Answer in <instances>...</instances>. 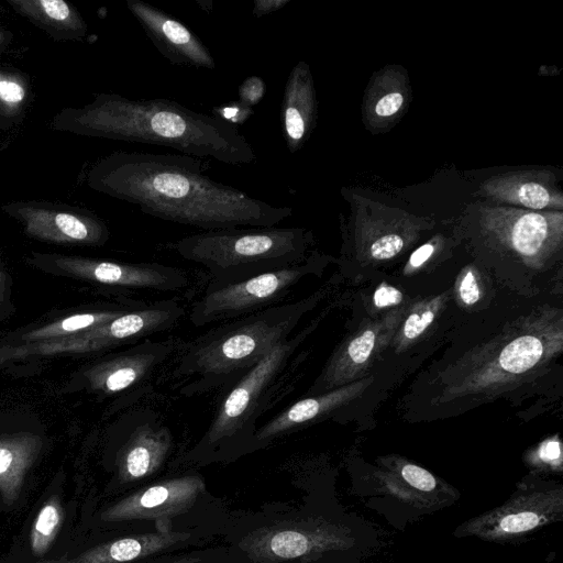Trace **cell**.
I'll return each mask as SVG.
<instances>
[{
  "label": "cell",
  "mask_w": 563,
  "mask_h": 563,
  "mask_svg": "<svg viewBox=\"0 0 563 563\" xmlns=\"http://www.w3.org/2000/svg\"><path fill=\"white\" fill-rule=\"evenodd\" d=\"M271 549L280 558H296L306 553L308 550V540L299 532L283 531L273 537Z\"/></svg>",
  "instance_id": "cell-20"
},
{
  "label": "cell",
  "mask_w": 563,
  "mask_h": 563,
  "mask_svg": "<svg viewBox=\"0 0 563 563\" xmlns=\"http://www.w3.org/2000/svg\"><path fill=\"white\" fill-rule=\"evenodd\" d=\"M62 522L56 497H52L40 510L31 532V547L35 555H43L51 547Z\"/></svg>",
  "instance_id": "cell-16"
},
{
  "label": "cell",
  "mask_w": 563,
  "mask_h": 563,
  "mask_svg": "<svg viewBox=\"0 0 563 563\" xmlns=\"http://www.w3.org/2000/svg\"><path fill=\"white\" fill-rule=\"evenodd\" d=\"M317 118V99L309 65L300 60L290 70L284 89L280 121L290 153L298 152L310 136Z\"/></svg>",
  "instance_id": "cell-13"
},
{
  "label": "cell",
  "mask_w": 563,
  "mask_h": 563,
  "mask_svg": "<svg viewBox=\"0 0 563 563\" xmlns=\"http://www.w3.org/2000/svg\"><path fill=\"white\" fill-rule=\"evenodd\" d=\"M444 301V296H438L415 306L404 320L398 334L399 346H405L418 339L433 322Z\"/></svg>",
  "instance_id": "cell-17"
},
{
  "label": "cell",
  "mask_w": 563,
  "mask_h": 563,
  "mask_svg": "<svg viewBox=\"0 0 563 563\" xmlns=\"http://www.w3.org/2000/svg\"><path fill=\"white\" fill-rule=\"evenodd\" d=\"M208 164L185 154L120 153L102 176L112 195L165 221L206 231L275 227L291 216L290 207H275L205 174Z\"/></svg>",
  "instance_id": "cell-1"
},
{
  "label": "cell",
  "mask_w": 563,
  "mask_h": 563,
  "mask_svg": "<svg viewBox=\"0 0 563 563\" xmlns=\"http://www.w3.org/2000/svg\"><path fill=\"white\" fill-rule=\"evenodd\" d=\"M366 384L368 380L365 379L300 399L269 420L260 430L258 437L268 439L314 421L356 396Z\"/></svg>",
  "instance_id": "cell-14"
},
{
  "label": "cell",
  "mask_w": 563,
  "mask_h": 563,
  "mask_svg": "<svg viewBox=\"0 0 563 563\" xmlns=\"http://www.w3.org/2000/svg\"><path fill=\"white\" fill-rule=\"evenodd\" d=\"M87 118L92 131L113 139L167 146L229 165H249L256 158L238 126L168 99L103 96Z\"/></svg>",
  "instance_id": "cell-2"
},
{
  "label": "cell",
  "mask_w": 563,
  "mask_h": 563,
  "mask_svg": "<svg viewBox=\"0 0 563 563\" xmlns=\"http://www.w3.org/2000/svg\"><path fill=\"white\" fill-rule=\"evenodd\" d=\"M434 245L432 243H427L419 249H417L409 258V265L413 268L421 266L423 263L428 261V258L433 254Z\"/></svg>",
  "instance_id": "cell-31"
},
{
  "label": "cell",
  "mask_w": 563,
  "mask_h": 563,
  "mask_svg": "<svg viewBox=\"0 0 563 563\" xmlns=\"http://www.w3.org/2000/svg\"><path fill=\"white\" fill-rule=\"evenodd\" d=\"M380 462L376 473L380 489L413 509L435 511L460 497L450 484L406 459L393 456Z\"/></svg>",
  "instance_id": "cell-11"
},
{
  "label": "cell",
  "mask_w": 563,
  "mask_h": 563,
  "mask_svg": "<svg viewBox=\"0 0 563 563\" xmlns=\"http://www.w3.org/2000/svg\"><path fill=\"white\" fill-rule=\"evenodd\" d=\"M374 305L377 308L397 306L402 300V292L390 285L382 284L374 292Z\"/></svg>",
  "instance_id": "cell-26"
},
{
  "label": "cell",
  "mask_w": 563,
  "mask_h": 563,
  "mask_svg": "<svg viewBox=\"0 0 563 563\" xmlns=\"http://www.w3.org/2000/svg\"><path fill=\"white\" fill-rule=\"evenodd\" d=\"M404 239L397 233H384L375 238L368 246V253L374 260H389L404 247Z\"/></svg>",
  "instance_id": "cell-21"
},
{
  "label": "cell",
  "mask_w": 563,
  "mask_h": 563,
  "mask_svg": "<svg viewBox=\"0 0 563 563\" xmlns=\"http://www.w3.org/2000/svg\"><path fill=\"white\" fill-rule=\"evenodd\" d=\"M305 334L306 332L302 331L292 339L288 338L240 378L222 400L207 431L208 442L232 437L247 422H253L252 417L260 408L263 395L286 365Z\"/></svg>",
  "instance_id": "cell-8"
},
{
  "label": "cell",
  "mask_w": 563,
  "mask_h": 563,
  "mask_svg": "<svg viewBox=\"0 0 563 563\" xmlns=\"http://www.w3.org/2000/svg\"><path fill=\"white\" fill-rule=\"evenodd\" d=\"M487 227L504 245L526 263L541 264L560 246L562 213L496 208L490 210Z\"/></svg>",
  "instance_id": "cell-9"
},
{
  "label": "cell",
  "mask_w": 563,
  "mask_h": 563,
  "mask_svg": "<svg viewBox=\"0 0 563 563\" xmlns=\"http://www.w3.org/2000/svg\"><path fill=\"white\" fill-rule=\"evenodd\" d=\"M168 490L164 486H154L147 489L140 498V505L152 508L162 505L168 498Z\"/></svg>",
  "instance_id": "cell-28"
},
{
  "label": "cell",
  "mask_w": 563,
  "mask_h": 563,
  "mask_svg": "<svg viewBox=\"0 0 563 563\" xmlns=\"http://www.w3.org/2000/svg\"><path fill=\"white\" fill-rule=\"evenodd\" d=\"M265 93V84L261 77L251 76L239 87V101L253 107L256 106Z\"/></svg>",
  "instance_id": "cell-24"
},
{
  "label": "cell",
  "mask_w": 563,
  "mask_h": 563,
  "mask_svg": "<svg viewBox=\"0 0 563 563\" xmlns=\"http://www.w3.org/2000/svg\"><path fill=\"white\" fill-rule=\"evenodd\" d=\"M311 299L275 305L211 329L183 347L174 376L186 396L209 391L247 372L289 338ZM244 375V374H243Z\"/></svg>",
  "instance_id": "cell-3"
},
{
  "label": "cell",
  "mask_w": 563,
  "mask_h": 563,
  "mask_svg": "<svg viewBox=\"0 0 563 563\" xmlns=\"http://www.w3.org/2000/svg\"><path fill=\"white\" fill-rule=\"evenodd\" d=\"M24 89L16 82L9 80H0V99L15 103L20 102L24 98Z\"/></svg>",
  "instance_id": "cell-29"
},
{
  "label": "cell",
  "mask_w": 563,
  "mask_h": 563,
  "mask_svg": "<svg viewBox=\"0 0 563 563\" xmlns=\"http://www.w3.org/2000/svg\"><path fill=\"white\" fill-rule=\"evenodd\" d=\"M562 519L563 486L527 476L517 483L503 505L465 520L453 534L495 543H518Z\"/></svg>",
  "instance_id": "cell-5"
},
{
  "label": "cell",
  "mask_w": 563,
  "mask_h": 563,
  "mask_svg": "<svg viewBox=\"0 0 563 563\" xmlns=\"http://www.w3.org/2000/svg\"><path fill=\"white\" fill-rule=\"evenodd\" d=\"M212 112L213 117L222 121L229 122L235 126L236 124L244 123L253 114L252 108L240 101H234L222 104L220 107H216L212 109Z\"/></svg>",
  "instance_id": "cell-23"
},
{
  "label": "cell",
  "mask_w": 563,
  "mask_h": 563,
  "mask_svg": "<svg viewBox=\"0 0 563 563\" xmlns=\"http://www.w3.org/2000/svg\"><path fill=\"white\" fill-rule=\"evenodd\" d=\"M404 101V91L397 85H389L372 98V114L379 119L391 118L402 108Z\"/></svg>",
  "instance_id": "cell-18"
},
{
  "label": "cell",
  "mask_w": 563,
  "mask_h": 563,
  "mask_svg": "<svg viewBox=\"0 0 563 563\" xmlns=\"http://www.w3.org/2000/svg\"><path fill=\"white\" fill-rule=\"evenodd\" d=\"M307 238L300 228L220 229L185 236L172 247L185 260L202 265L221 286L302 261Z\"/></svg>",
  "instance_id": "cell-4"
},
{
  "label": "cell",
  "mask_w": 563,
  "mask_h": 563,
  "mask_svg": "<svg viewBox=\"0 0 563 563\" xmlns=\"http://www.w3.org/2000/svg\"><path fill=\"white\" fill-rule=\"evenodd\" d=\"M400 318V312L390 313L382 320L368 323L345 341L329 361L311 393L321 394L354 379L369 364L375 352L388 341Z\"/></svg>",
  "instance_id": "cell-12"
},
{
  "label": "cell",
  "mask_w": 563,
  "mask_h": 563,
  "mask_svg": "<svg viewBox=\"0 0 563 563\" xmlns=\"http://www.w3.org/2000/svg\"><path fill=\"white\" fill-rule=\"evenodd\" d=\"M486 192L498 200L520 205L531 210L561 208L562 197L543 177L530 174L503 175L485 184Z\"/></svg>",
  "instance_id": "cell-15"
},
{
  "label": "cell",
  "mask_w": 563,
  "mask_h": 563,
  "mask_svg": "<svg viewBox=\"0 0 563 563\" xmlns=\"http://www.w3.org/2000/svg\"><path fill=\"white\" fill-rule=\"evenodd\" d=\"M539 323L529 322L521 330L511 332L509 339H503V346L495 355L486 354V360L467 372L466 379L461 380L456 390L464 394L481 391L509 382L545 363L549 356L560 351L562 331L560 327L545 328V323Z\"/></svg>",
  "instance_id": "cell-7"
},
{
  "label": "cell",
  "mask_w": 563,
  "mask_h": 563,
  "mask_svg": "<svg viewBox=\"0 0 563 563\" xmlns=\"http://www.w3.org/2000/svg\"><path fill=\"white\" fill-rule=\"evenodd\" d=\"M141 553V544L134 539L113 542L108 549V558L115 562L131 561Z\"/></svg>",
  "instance_id": "cell-25"
},
{
  "label": "cell",
  "mask_w": 563,
  "mask_h": 563,
  "mask_svg": "<svg viewBox=\"0 0 563 563\" xmlns=\"http://www.w3.org/2000/svg\"><path fill=\"white\" fill-rule=\"evenodd\" d=\"M312 269L313 263L308 260L229 285H208L192 305L189 320L198 328L272 307Z\"/></svg>",
  "instance_id": "cell-6"
},
{
  "label": "cell",
  "mask_w": 563,
  "mask_h": 563,
  "mask_svg": "<svg viewBox=\"0 0 563 563\" xmlns=\"http://www.w3.org/2000/svg\"><path fill=\"white\" fill-rule=\"evenodd\" d=\"M530 465L540 471L562 472V449L556 438L542 442L529 457Z\"/></svg>",
  "instance_id": "cell-19"
},
{
  "label": "cell",
  "mask_w": 563,
  "mask_h": 563,
  "mask_svg": "<svg viewBox=\"0 0 563 563\" xmlns=\"http://www.w3.org/2000/svg\"><path fill=\"white\" fill-rule=\"evenodd\" d=\"M289 2L290 0H254L252 13L256 18H262L282 9Z\"/></svg>",
  "instance_id": "cell-30"
},
{
  "label": "cell",
  "mask_w": 563,
  "mask_h": 563,
  "mask_svg": "<svg viewBox=\"0 0 563 563\" xmlns=\"http://www.w3.org/2000/svg\"><path fill=\"white\" fill-rule=\"evenodd\" d=\"M126 4L153 45L172 64L216 68L209 48L181 22L142 0H128Z\"/></svg>",
  "instance_id": "cell-10"
},
{
  "label": "cell",
  "mask_w": 563,
  "mask_h": 563,
  "mask_svg": "<svg viewBox=\"0 0 563 563\" xmlns=\"http://www.w3.org/2000/svg\"><path fill=\"white\" fill-rule=\"evenodd\" d=\"M45 14L55 21H64L70 14L68 4L63 0H42L38 2Z\"/></svg>",
  "instance_id": "cell-27"
},
{
  "label": "cell",
  "mask_w": 563,
  "mask_h": 563,
  "mask_svg": "<svg viewBox=\"0 0 563 563\" xmlns=\"http://www.w3.org/2000/svg\"><path fill=\"white\" fill-rule=\"evenodd\" d=\"M456 292L460 301L465 306L475 305L482 297V289L476 272L467 267L463 269L456 282Z\"/></svg>",
  "instance_id": "cell-22"
}]
</instances>
